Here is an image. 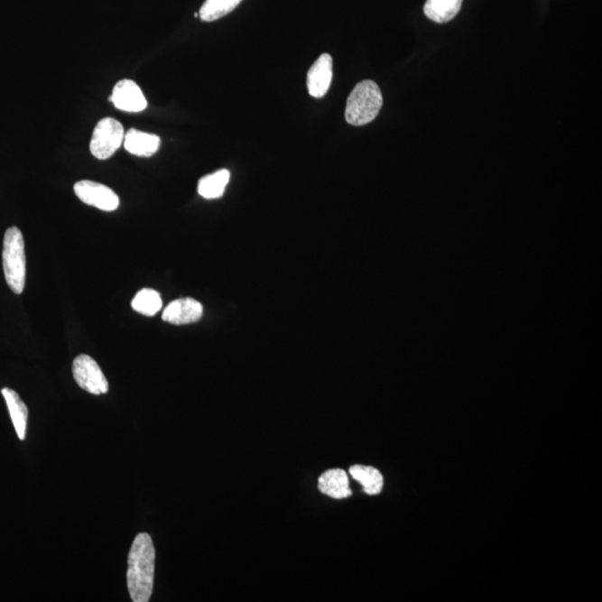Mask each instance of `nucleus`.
<instances>
[{"label":"nucleus","instance_id":"nucleus-6","mask_svg":"<svg viewBox=\"0 0 602 602\" xmlns=\"http://www.w3.org/2000/svg\"><path fill=\"white\" fill-rule=\"evenodd\" d=\"M74 192L85 205L97 208L102 211H116L120 206V198L112 189L89 180L76 182Z\"/></svg>","mask_w":602,"mask_h":602},{"label":"nucleus","instance_id":"nucleus-11","mask_svg":"<svg viewBox=\"0 0 602 602\" xmlns=\"http://www.w3.org/2000/svg\"><path fill=\"white\" fill-rule=\"evenodd\" d=\"M123 144L129 153L141 156V158H150L159 151L161 139L151 133L130 129L125 133Z\"/></svg>","mask_w":602,"mask_h":602},{"label":"nucleus","instance_id":"nucleus-3","mask_svg":"<svg viewBox=\"0 0 602 602\" xmlns=\"http://www.w3.org/2000/svg\"><path fill=\"white\" fill-rule=\"evenodd\" d=\"M3 268L9 288L21 295L26 282L25 241L17 227H9L4 236Z\"/></svg>","mask_w":602,"mask_h":602},{"label":"nucleus","instance_id":"nucleus-16","mask_svg":"<svg viewBox=\"0 0 602 602\" xmlns=\"http://www.w3.org/2000/svg\"><path fill=\"white\" fill-rule=\"evenodd\" d=\"M132 308L139 314L152 317L162 310V300H161L160 293L153 289H142L133 298Z\"/></svg>","mask_w":602,"mask_h":602},{"label":"nucleus","instance_id":"nucleus-15","mask_svg":"<svg viewBox=\"0 0 602 602\" xmlns=\"http://www.w3.org/2000/svg\"><path fill=\"white\" fill-rule=\"evenodd\" d=\"M230 181V172L227 170L206 175L198 184V192L202 198L212 200L224 196L227 183Z\"/></svg>","mask_w":602,"mask_h":602},{"label":"nucleus","instance_id":"nucleus-12","mask_svg":"<svg viewBox=\"0 0 602 602\" xmlns=\"http://www.w3.org/2000/svg\"><path fill=\"white\" fill-rule=\"evenodd\" d=\"M2 394L6 401L9 415L15 428L18 439L21 440L26 438L28 409L25 403L19 397L17 393L11 388H3Z\"/></svg>","mask_w":602,"mask_h":602},{"label":"nucleus","instance_id":"nucleus-14","mask_svg":"<svg viewBox=\"0 0 602 602\" xmlns=\"http://www.w3.org/2000/svg\"><path fill=\"white\" fill-rule=\"evenodd\" d=\"M349 474L355 481L363 486V490L368 495H377L382 492L384 477L376 468L365 466H353L349 468Z\"/></svg>","mask_w":602,"mask_h":602},{"label":"nucleus","instance_id":"nucleus-2","mask_svg":"<svg viewBox=\"0 0 602 602\" xmlns=\"http://www.w3.org/2000/svg\"><path fill=\"white\" fill-rule=\"evenodd\" d=\"M383 107L381 88L373 80L355 87L346 104L345 118L350 125L363 126L375 120Z\"/></svg>","mask_w":602,"mask_h":602},{"label":"nucleus","instance_id":"nucleus-17","mask_svg":"<svg viewBox=\"0 0 602 602\" xmlns=\"http://www.w3.org/2000/svg\"><path fill=\"white\" fill-rule=\"evenodd\" d=\"M243 0H206L202 5L199 17L201 21L210 23L234 12Z\"/></svg>","mask_w":602,"mask_h":602},{"label":"nucleus","instance_id":"nucleus-1","mask_svg":"<svg viewBox=\"0 0 602 602\" xmlns=\"http://www.w3.org/2000/svg\"><path fill=\"white\" fill-rule=\"evenodd\" d=\"M127 588L134 602H149L154 587L155 548L148 533L137 534L129 553Z\"/></svg>","mask_w":602,"mask_h":602},{"label":"nucleus","instance_id":"nucleus-7","mask_svg":"<svg viewBox=\"0 0 602 602\" xmlns=\"http://www.w3.org/2000/svg\"><path fill=\"white\" fill-rule=\"evenodd\" d=\"M110 101L117 110L139 113L148 107V101L134 80L122 79L113 88Z\"/></svg>","mask_w":602,"mask_h":602},{"label":"nucleus","instance_id":"nucleus-8","mask_svg":"<svg viewBox=\"0 0 602 602\" xmlns=\"http://www.w3.org/2000/svg\"><path fill=\"white\" fill-rule=\"evenodd\" d=\"M333 79V59L329 54H322L307 74V88L310 97H325Z\"/></svg>","mask_w":602,"mask_h":602},{"label":"nucleus","instance_id":"nucleus-9","mask_svg":"<svg viewBox=\"0 0 602 602\" xmlns=\"http://www.w3.org/2000/svg\"><path fill=\"white\" fill-rule=\"evenodd\" d=\"M203 307L192 298H181L170 302L163 310L162 320L172 325L193 324L201 320Z\"/></svg>","mask_w":602,"mask_h":602},{"label":"nucleus","instance_id":"nucleus-4","mask_svg":"<svg viewBox=\"0 0 602 602\" xmlns=\"http://www.w3.org/2000/svg\"><path fill=\"white\" fill-rule=\"evenodd\" d=\"M125 127L116 118H102L93 131L89 150L95 158L107 160L125 142Z\"/></svg>","mask_w":602,"mask_h":602},{"label":"nucleus","instance_id":"nucleus-10","mask_svg":"<svg viewBox=\"0 0 602 602\" xmlns=\"http://www.w3.org/2000/svg\"><path fill=\"white\" fill-rule=\"evenodd\" d=\"M319 489L335 500L347 499L352 496L350 490L348 474L341 468H331L321 474L319 478Z\"/></svg>","mask_w":602,"mask_h":602},{"label":"nucleus","instance_id":"nucleus-5","mask_svg":"<svg viewBox=\"0 0 602 602\" xmlns=\"http://www.w3.org/2000/svg\"><path fill=\"white\" fill-rule=\"evenodd\" d=\"M72 372L75 382L89 394L102 395L108 392L106 375L98 364L88 355H79L74 359Z\"/></svg>","mask_w":602,"mask_h":602},{"label":"nucleus","instance_id":"nucleus-13","mask_svg":"<svg viewBox=\"0 0 602 602\" xmlns=\"http://www.w3.org/2000/svg\"><path fill=\"white\" fill-rule=\"evenodd\" d=\"M463 0H426L424 14L435 23H448L458 15Z\"/></svg>","mask_w":602,"mask_h":602}]
</instances>
